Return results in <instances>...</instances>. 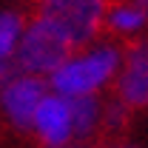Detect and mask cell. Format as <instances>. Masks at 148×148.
<instances>
[{"label": "cell", "instance_id": "obj_7", "mask_svg": "<svg viewBox=\"0 0 148 148\" xmlns=\"http://www.w3.org/2000/svg\"><path fill=\"white\" fill-rule=\"evenodd\" d=\"M148 26V0H111L106 12L103 34L117 43H137L143 40Z\"/></svg>", "mask_w": 148, "mask_h": 148}, {"label": "cell", "instance_id": "obj_8", "mask_svg": "<svg viewBox=\"0 0 148 148\" xmlns=\"http://www.w3.org/2000/svg\"><path fill=\"white\" fill-rule=\"evenodd\" d=\"M23 26H26V14H20L14 9H0V74L12 69Z\"/></svg>", "mask_w": 148, "mask_h": 148}, {"label": "cell", "instance_id": "obj_1", "mask_svg": "<svg viewBox=\"0 0 148 148\" xmlns=\"http://www.w3.org/2000/svg\"><path fill=\"white\" fill-rule=\"evenodd\" d=\"M103 100L106 97H63L46 91L29 134L43 148L88 145L103 134Z\"/></svg>", "mask_w": 148, "mask_h": 148}, {"label": "cell", "instance_id": "obj_4", "mask_svg": "<svg viewBox=\"0 0 148 148\" xmlns=\"http://www.w3.org/2000/svg\"><path fill=\"white\" fill-rule=\"evenodd\" d=\"M71 49L54 32H49L43 23L29 17L26 26H23V32H20L12 69H17L23 74H32V77H40V80H49V74L60 66V60Z\"/></svg>", "mask_w": 148, "mask_h": 148}, {"label": "cell", "instance_id": "obj_2", "mask_svg": "<svg viewBox=\"0 0 148 148\" xmlns=\"http://www.w3.org/2000/svg\"><path fill=\"white\" fill-rule=\"evenodd\" d=\"M123 60V43L100 37L94 43L77 46L60 60L49 74V91L63 97H106L114 86V77Z\"/></svg>", "mask_w": 148, "mask_h": 148}, {"label": "cell", "instance_id": "obj_3", "mask_svg": "<svg viewBox=\"0 0 148 148\" xmlns=\"http://www.w3.org/2000/svg\"><path fill=\"white\" fill-rule=\"evenodd\" d=\"M111 0H34L32 20L54 32L69 49L94 43L103 34Z\"/></svg>", "mask_w": 148, "mask_h": 148}, {"label": "cell", "instance_id": "obj_9", "mask_svg": "<svg viewBox=\"0 0 148 148\" xmlns=\"http://www.w3.org/2000/svg\"><path fill=\"white\" fill-rule=\"evenodd\" d=\"M111 148H140V145H134V143H114Z\"/></svg>", "mask_w": 148, "mask_h": 148}, {"label": "cell", "instance_id": "obj_6", "mask_svg": "<svg viewBox=\"0 0 148 148\" xmlns=\"http://www.w3.org/2000/svg\"><path fill=\"white\" fill-rule=\"evenodd\" d=\"M108 97H114L120 106L134 114V111L145 108L148 103V49L143 40L125 43L123 46V60L114 77Z\"/></svg>", "mask_w": 148, "mask_h": 148}, {"label": "cell", "instance_id": "obj_10", "mask_svg": "<svg viewBox=\"0 0 148 148\" xmlns=\"http://www.w3.org/2000/svg\"><path fill=\"white\" fill-rule=\"evenodd\" d=\"M69 148H88V145H69Z\"/></svg>", "mask_w": 148, "mask_h": 148}, {"label": "cell", "instance_id": "obj_5", "mask_svg": "<svg viewBox=\"0 0 148 148\" xmlns=\"http://www.w3.org/2000/svg\"><path fill=\"white\" fill-rule=\"evenodd\" d=\"M49 91L46 80L23 74L17 69L0 74V123H6L14 131H26L32 125L37 106L43 100V94Z\"/></svg>", "mask_w": 148, "mask_h": 148}]
</instances>
